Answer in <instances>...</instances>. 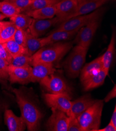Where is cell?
<instances>
[{"mask_svg": "<svg viewBox=\"0 0 116 131\" xmlns=\"http://www.w3.org/2000/svg\"><path fill=\"white\" fill-rule=\"evenodd\" d=\"M0 12L8 18L20 13L19 9L3 0H0Z\"/></svg>", "mask_w": 116, "mask_h": 131, "instance_id": "cell-28", "label": "cell"}, {"mask_svg": "<svg viewBox=\"0 0 116 131\" xmlns=\"http://www.w3.org/2000/svg\"><path fill=\"white\" fill-rule=\"evenodd\" d=\"M32 67H15L9 65L8 81L11 84L26 85L31 82Z\"/></svg>", "mask_w": 116, "mask_h": 131, "instance_id": "cell-11", "label": "cell"}, {"mask_svg": "<svg viewBox=\"0 0 116 131\" xmlns=\"http://www.w3.org/2000/svg\"><path fill=\"white\" fill-rule=\"evenodd\" d=\"M107 2L106 0H81L78 2L75 12L68 19L77 16L88 14L101 7Z\"/></svg>", "mask_w": 116, "mask_h": 131, "instance_id": "cell-13", "label": "cell"}, {"mask_svg": "<svg viewBox=\"0 0 116 131\" xmlns=\"http://www.w3.org/2000/svg\"><path fill=\"white\" fill-rule=\"evenodd\" d=\"M39 83L48 93L71 95V89L66 82L61 77L55 75L54 73L44 77Z\"/></svg>", "mask_w": 116, "mask_h": 131, "instance_id": "cell-7", "label": "cell"}, {"mask_svg": "<svg viewBox=\"0 0 116 131\" xmlns=\"http://www.w3.org/2000/svg\"><path fill=\"white\" fill-rule=\"evenodd\" d=\"M27 30L16 28V31L12 39L18 44L24 47L25 39H26Z\"/></svg>", "mask_w": 116, "mask_h": 131, "instance_id": "cell-30", "label": "cell"}, {"mask_svg": "<svg viewBox=\"0 0 116 131\" xmlns=\"http://www.w3.org/2000/svg\"><path fill=\"white\" fill-rule=\"evenodd\" d=\"M0 57L7 61L9 64L10 63L12 59L3 43H0Z\"/></svg>", "mask_w": 116, "mask_h": 131, "instance_id": "cell-33", "label": "cell"}, {"mask_svg": "<svg viewBox=\"0 0 116 131\" xmlns=\"http://www.w3.org/2000/svg\"><path fill=\"white\" fill-rule=\"evenodd\" d=\"M106 1H107L108 2V1H110V0H106ZM111 1H115V0H111Z\"/></svg>", "mask_w": 116, "mask_h": 131, "instance_id": "cell-39", "label": "cell"}, {"mask_svg": "<svg viewBox=\"0 0 116 131\" xmlns=\"http://www.w3.org/2000/svg\"><path fill=\"white\" fill-rule=\"evenodd\" d=\"M109 123L116 127V106H115L114 107V109L112 113Z\"/></svg>", "mask_w": 116, "mask_h": 131, "instance_id": "cell-36", "label": "cell"}, {"mask_svg": "<svg viewBox=\"0 0 116 131\" xmlns=\"http://www.w3.org/2000/svg\"><path fill=\"white\" fill-rule=\"evenodd\" d=\"M51 114L46 123L47 130L67 131L69 116L59 110L51 108Z\"/></svg>", "mask_w": 116, "mask_h": 131, "instance_id": "cell-9", "label": "cell"}, {"mask_svg": "<svg viewBox=\"0 0 116 131\" xmlns=\"http://www.w3.org/2000/svg\"><path fill=\"white\" fill-rule=\"evenodd\" d=\"M67 131H82L77 118L73 116H69Z\"/></svg>", "mask_w": 116, "mask_h": 131, "instance_id": "cell-32", "label": "cell"}, {"mask_svg": "<svg viewBox=\"0 0 116 131\" xmlns=\"http://www.w3.org/2000/svg\"><path fill=\"white\" fill-rule=\"evenodd\" d=\"M9 3L22 13L30 4L32 0H3Z\"/></svg>", "mask_w": 116, "mask_h": 131, "instance_id": "cell-31", "label": "cell"}, {"mask_svg": "<svg viewBox=\"0 0 116 131\" xmlns=\"http://www.w3.org/2000/svg\"><path fill=\"white\" fill-rule=\"evenodd\" d=\"M95 100L90 94H86L74 101H71V115L70 116L77 118L83 112L91 107Z\"/></svg>", "mask_w": 116, "mask_h": 131, "instance_id": "cell-15", "label": "cell"}, {"mask_svg": "<svg viewBox=\"0 0 116 131\" xmlns=\"http://www.w3.org/2000/svg\"><path fill=\"white\" fill-rule=\"evenodd\" d=\"M115 31L114 29L112 30L111 39L107 49L106 50L104 54L101 56L102 69H104L108 73L110 70L113 58V54L115 50Z\"/></svg>", "mask_w": 116, "mask_h": 131, "instance_id": "cell-21", "label": "cell"}, {"mask_svg": "<svg viewBox=\"0 0 116 131\" xmlns=\"http://www.w3.org/2000/svg\"><path fill=\"white\" fill-rule=\"evenodd\" d=\"M79 30L72 31H51L48 36L44 37L46 46L49 44L60 41H67L71 40L74 38Z\"/></svg>", "mask_w": 116, "mask_h": 131, "instance_id": "cell-19", "label": "cell"}, {"mask_svg": "<svg viewBox=\"0 0 116 131\" xmlns=\"http://www.w3.org/2000/svg\"><path fill=\"white\" fill-rule=\"evenodd\" d=\"M108 73L102 69L98 73L82 83L85 91H89L97 88L104 84Z\"/></svg>", "mask_w": 116, "mask_h": 131, "instance_id": "cell-20", "label": "cell"}, {"mask_svg": "<svg viewBox=\"0 0 116 131\" xmlns=\"http://www.w3.org/2000/svg\"><path fill=\"white\" fill-rule=\"evenodd\" d=\"M10 21L17 28L27 30L33 18L26 14L20 13L9 18Z\"/></svg>", "mask_w": 116, "mask_h": 131, "instance_id": "cell-23", "label": "cell"}, {"mask_svg": "<svg viewBox=\"0 0 116 131\" xmlns=\"http://www.w3.org/2000/svg\"><path fill=\"white\" fill-rule=\"evenodd\" d=\"M100 19V17L93 19L81 28L74 37L73 43L88 49L99 27Z\"/></svg>", "mask_w": 116, "mask_h": 131, "instance_id": "cell-8", "label": "cell"}, {"mask_svg": "<svg viewBox=\"0 0 116 131\" xmlns=\"http://www.w3.org/2000/svg\"><path fill=\"white\" fill-rule=\"evenodd\" d=\"M45 46H46V42L44 37L39 38L34 37L30 33L28 29L27 30L24 46L27 54L32 57L38 50Z\"/></svg>", "mask_w": 116, "mask_h": 131, "instance_id": "cell-17", "label": "cell"}, {"mask_svg": "<svg viewBox=\"0 0 116 131\" xmlns=\"http://www.w3.org/2000/svg\"><path fill=\"white\" fill-rule=\"evenodd\" d=\"M81 1V0H78V2H79V1Z\"/></svg>", "mask_w": 116, "mask_h": 131, "instance_id": "cell-40", "label": "cell"}, {"mask_svg": "<svg viewBox=\"0 0 116 131\" xmlns=\"http://www.w3.org/2000/svg\"><path fill=\"white\" fill-rule=\"evenodd\" d=\"M17 102L21 112V116L24 120L29 131L38 130L40 128L42 114L34 97L30 91L24 87L12 89Z\"/></svg>", "mask_w": 116, "mask_h": 131, "instance_id": "cell-1", "label": "cell"}, {"mask_svg": "<svg viewBox=\"0 0 116 131\" xmlns=\"http://www.w3.org/2000/svg\"><path fill=\"white\" fill-rule=\"evenodd\" d=\"M3 45L6 47L12 58L25 53L27 54L25 48L18 44L13 39L4 43Z\"/></svg>", "mask_w": 116, "mask_h": 131, "instance_id": "cell-26", "label": "cell"}, {"mask_svg": "<svg viewBox=\"0 0 116 131\" xmlns=\"http://www.w3.org/2000/svg\"><path fill=\"white\" fill-rule=\"evenodd\" d=\"M96 131H116V127L109 123L105 127L99 128Z\"/></svg>", "mask_w": 116, "mask_h": 131, "instance_id": "cell-35", "label": "cell"}, {"mask_svg": "<svg viewBox=\"0 0 116 131\" xmlns=\"http://www.w3.org/2000/svg\"><path fill=\"white\" fill-rule=\"evenodd\" d=\"M43 98L50 108L59 110L67 114L69 116L71 115V95L65 94L44 93Z\"/></svg>", "mask_w": 116, "mask_h": 131, "instance_id": "cell-6", "label": "cell"}, {"mask_svg": "<svg viewBox=\"0 0 116 131\" xmlns=\"http://www.w3.org/2000/svg\"><path fill=\"white\" fill-rule=\"evenodd\" d=\"M73 43V41H60L42 47L31 57V66L37 63L54 64L68 53L72 48Z\"/></svg>", "mask_w": 116, "mask_h": 131, "instance_id": "cell-2", "label": "cell"}, {"mask_svg": "<svg viewBox=\"0 0 116 131\" xmlns=\"http://www.w3.org/2000/svg\"><path fill=\"white\" fill-rule=\"evenodd\" d=\"M104 9L101 7L88 14L77 16L71 18L60 23L59 26L52 31L79 30L92 20L101 17L104 13Z\"/></svg>", "mask_w": 116, "mask_h": 131, "instance_id": "cell-5", "label": "cell"}, {"mask_svg": "<svg viewBox=\"0 0 116 131\" xmlns=\"http://www.w3.org/2000/svg\"><path fill=\"white\" fill-rule=\"evenodd\" d=\"M56 13L55 5H53L28 12L26 14L33 19H46L52 18L56 16Z\"/></svg>", "mask_w": 116, "mask_h": 131, "instance_id": "cell-22", "label": "cell"}, {"mask_svg": "<svg viewBox=\"0 0 116 131\" xmlns=\"http://www.w3.org/2000/svg\"><path fill=\"white\" fill-rule=\"evenodd\" d=\"M60 24V19L57 17L50 19H33L28 30L34 37L39 38L43 35L46 31L57 24Z\"/></svg>", "mask_w": 116, "mask_h": 131, "instance_id": "cell-10", "label": "cell"}, {"mask_svg": "<svg viewBox=\"0 0 116 131\" xmlns=\"http://www.w3.org/2000/svg\"><path fill=\"white\" fill-rule=\"evenodd\" d=\"M32 57L27 54H23L12 58L9 65L15 67H32Z\"/></svg>", "mask_w": 116, "mask_h": 131, "instance_id": "cell-27", "label": "cell"}, {"mask_svg": "<svg viewBox=\"0 0 116 131\" xmlns=\"http://www.w3.org/2000/svg\"><path fill=\"white\" fill-rule=\"evenodd\" d=\"M116 97V85L114 84V87L108 93L106 97L104 98V100H103L105 102H108L110 100L115 98Z\"/></svg>", "mask_w": 116, "mask_h": 131, "instance_id": "cell-34", "label": "cell"}, {"mask_svg": "<svg viewBox=\"0 0 116 131\" xmlns=\"http://www.w3.org/2000/svg\"><path fill=\"white\" fill-rule=\"evenodd\" d=\"M9 63L0 57V83L4 86H7L8 81Z\"/></svg>", "mask_w": 116, "mask_h": 131, "instance_id": "cell-29", "label": "cell"}, {"mask_svg": "<svg viewBox=\"0 0 116 131\" xmlns=\"http://www.w3.org/2000/svg\"><path fill=\"white\" fill-rule=\"evenodd\" d=\"M102 69V63L100 56L83 67L80 74L81 83L98 73Z\"/></svg>", "mask_w": 116, "mask_h": 131, "instance_id": "cell-18", "label": "cell"}, {"mask_svg": "<svg viewBox=\"0 0 116 131\" xmlns=\"http://www.w3.org/2000/svg\"><path fill=\"white\" fill-rule=\"evenodd\" d=\"M56 70L54 64L44 63H37L32 66L31 82H40L47 76L54 74Z\"/></svg>", "mask_w": 116, "mask_h": 131, "instance_id": "cell-14", "label": "cell"}, {"mask_svg": "<svg viewBox=\"0 0 116 131\" xmlns=\"http://www.w3.org/2000/svg\"><path fill=\"white\" fill-rule=\"evenodd\" d=\"M16 26L11 21H7L0 32V43H4L13 38L16 30Z\"/></svg>", "mask_w": 116, "mask_h": 131, "instance_id": "cell-25", "label": "cell"}, {"mask_svg": "<svg viewBox=\"0 0 116 131\" xmlns=\"http://www.w3.org/2000/svg\"><path fill=\"white\" fill-rule=\"evenodd\" d=\"M4 123L9 131H23L27 127L21 116H17L12 110L6 109L4 112Z\"/></svg>", "mask_w": 116, "mask_h": 131, "instance_id": "cell-16", "label": "cell"}, {"mask_svg": "<svg viewBox=\"0 0 116 131\" xmlns=\"http://www.w3.org/2000/svg\"><path fill=\"white\" fill-rule=\"evenodd\" d=\"M6 21H0V32H1L2 28H3V27L4 26V25H5Z\"/></svg>", "mask_w": 116, "mask_h": 131, "instance_id": "cell-37", "label": "cell"}, {"mask_svg": "<svg viewBox=\"0 0 116 131\" xmlns=\"http://www.w3.org/2000/svg\"><path fill=\"white\" fill-rule=\"evenodd\" d=\"M78 4V0H60L55 4L56 16L58 17L61 23L67 20L75 12Z\"/></svg>", "mask_w": 116, "mask_h": 131, "instance_id": "cell-12", "label": "cell"}, {"mask_svg": "<svg viewBox=\"0 0 116 131\" xmlns=\"http://www.w3.org/2000/svg\"><path fill=\"white\" fill-rule=\"evenodd\" d=\"M88 48L76 45L63 63V68L68 77L72 78L78 77L85 63Z\"/></svg>", "mask_w": 116, "mask_h": 131, "instance_id": "cell-4", "label": "cell"}, {"mask_svg": "<svg viewBox=\"0 0 116 131\" xmlns=\"http://www.w3.org/2000/svg\"><path fill=\"white\" fill-rule=\"evenodd\" d=\"M6 18H7L6 16L5 15H4L3 14H2V13L0 12V21L3 20V19H4Z\"/></svg>", "mask_w": 116, "mask_h": 131, "instance_id": "cell-38", "label": "cell"}, {"mask_svg": "<svg viewBox=\"0 0 116 131\" xmlns=\"http://www.w3.org/2000/svg\"><path fill=\"white\" fill-rule=\"evenodd\" d=\"M60 0H32L29 5L22 12V13L26 14L28 12L35 10L55 5Z\"/></svg>", "mask_w": 116, "mask_h": 131, "instance_id": "cell-24", "label": "cell"}, {"mask_svg": "<svg viewBox=\"0 0 116 131\" xmlns=\"http://www.w3.org/2000/svg\"><path fill=\"white\" fill-rule=\"evenodd\" d=\"M104 101L95 100L92 105L77 117L82 131H96L99 128Z\"/></svg>", "mask_w": 116, "mask_h": 131, "instance_id": "cell-3", "label": "cell"}]
</instances>
